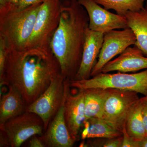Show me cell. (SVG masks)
<instances>
[{"label":"cell","instance_id":"obj_1","mask_svg":"<svg viewBox=\"0 0 147 147\" xmlns=\"http://www.w3.org/2000/svg\"><path fill=\"white\" fill-rule=\"evenodd\" d=\"M60 74V65L51 47H26L9 52L3 75L0 78L1 86L16 88L28 105Z\"/></svg>","mask_w":147,"mask_h":147},{"label":"cell","instance_id":"obj_2","mask_svg":"<svg viewBox=\"0 0 147 147\" xmlns=\"http://www.w3.org/2000/svg\"><path fill=\"white\" fill-rule=\"evenodd\" d=\"M89 21L86 10L78 0H61L60 21L50 47L65 79H74L79 70Z\"/></svg>","mask_w":147,"mask_h":147},{"label":"cell","instance_id":"obj_3","mask_svg":"<svg viewBox=\"0 0 147 147\" xmlns=\"http://www.w3.org/2000/svg\"><path fill=\"white\" fill-rule=\"evenodd\" d=\"M42 3L35 4L21 10L0 11V36L5 40L9 52L26 48Z\"/></svg>","mask_w":147,"mask_h":147},{"label":"cell","instance_id":"obj_4","mask_svg":"<svg viewBox=\"0 0 147 147\" xmlns=\"http://www.w3.org/2000/svg\"><path fill=\"white\" fill-rule=\"evenodd\" d=\"M69 81L70 87L77 89L91 88L117 89L137 92L144 96L147 95V69L134 74L100 72L88 79H73Z\"/></svg>","mask_w":147,"mask_h":147},{"label":"cell","instance_id":"obj_5","mask_svg":"<svg viewBox=\"0 0 147 147\" xmlns=\"http://www.w3.org/2000/svg\"><path fill=\"white\" fill-rule=\"evenodd\" d=\"M61 0H45L40 5L26 47L50 48L61 18Z\"/></svg>","mask_w":147,"mask_h":147},{"label":"cell","instance_id":"obj_6","mask_svg":"<svg viewBox=\"0 0 147 147\" xmlns=\"http://www.w3.org/2000/svg\"><path fill=\"white\" fill-rule=\"evenodd\" d=\"M108 89L109 94L101 118L115 129L122 132L129 113L140 98L137 92Z\"/></svg>","mask_w":147,"mask_h":147},{"label":"cell","instance_id":"obj_7","mask_svg":"<svg viewBox=\"0 0 147 147\" xmlns=\"http://www.w3.org/2000/svg\"><path fill=\"white\" fill-rule=\"evenodd\" d=\"M65 79L60 74L51 82L43 93L28 105L26 111L32 112L42 119L45 131L63 103L65 96Z\"/></svg>","mask_w":147,"mask_h":147},{"label":"cell","instance_id":"obj_8","mask_svg":"<svg viewBox=\"0 0 147 147\" xmlns=\"http://www.w3.org/2000/svg\"><path fill=\"white\" fill-rule=\"evenodd\" d=\"M0 129L7 134L11 147H20L33 136H41L45 132L42 119L35 113L27 111L10 119Z\"/></svg>","mask_w":147,"mask_h":147},{"label":"cell","instance_id":"obj_9","mask_svg":"<svg viewBox=\"0 0 147 147\" xmlns=\"http://www.w3.org/2000/svg\"><path fill=\"white\" fill-rule=\"evenodd\" d=\"M136 40L134 32L129 28L120 30H113L104 34L102 47L97 62L92 70L91 77L100 73L106 63L127 47L135 45Z\"/></svg>","mask_w":147,"mask_h":147},{"label":"cell","instance_id":"obj_10","mask_svg":"<svg viewBox=\"0 0 147 147\" xmlns=\"http://www.w3.org/2000/svg\"><path fill=\"white\" fill-rule=\"evenodd\" d=\"M88 15V28L92 30L105 33L128 28L125 16L115 14L102 8L94 0H78Z\"/></svg>","mask_w":147,"mask_h":147},{"label":"cell","instance_id":"obj_11","mask_svg":"<svg viewBox=\"0 0 147 147\" xmlns=\"http://www.w3.org/2000/svg\"><path fill=\"white\" fill-rule=\"evenodd\" d=\"M65 119L71 138L76 142L85 120L84 90L78 89L79 91L76 94H71L70 92L71 87L68 79H65Z\"/></svg>","mask_w":147,"mask_h":147},{"label":"cell","instance_id":"obj_12","mask_svg":"<svg viewBox=\"0 0 147 147\" xmlns=\"http://www.w3.org/2000/svg\"><path fill=\"white\" fill-rule=\"evenodd\" d=\"M104 34L92 30L86 31L82 61L74 80L90 79L94 67L97 62L103 42Z\"/></svg>","mask_w":147,"mask_h":147},{"label":"cell","instance_id":"obj_13","mask_svg":"<svg viewBox=\"0 0 147 147\" xmlns=\"http://www.w3.org/2000/svg\"><path fill=\"white\" fill-rule=\"evenodd\" d=\"M64 101L65 99L45 132L39 136L45 147H71L75 143L71 138L65 119Z\"/></svg>","mask_w":147,"mask_h":147},{"label":"cell","instance_id":"obj_14","mask_svg":"<svg viewBox=\"0 0 147 147\" xmlns=\"http://www.w3.org/2000/svg\"><path fill=\"white\" fill-rule=\"evenodd\" d=\"M136 45L129 46L118 57L111 60L102 67L101 72L119 71L123 73L147 69V57Z\"/></svg>","mask_w":147,"mask_h":147},{"label":"cell","instance_id":"obj_15","mask_svg":"<svg viewBox=\"0 0 147 147\" xmlns=\"http://www.w3.org/2000/svg\"><path fill=\"white\" fill-rule=\"evenodd\" d=\"M8 86V91L1 97L0 127L10 119L26 112L28 106L19 90L13 86Z\"/></svg>","mask_w":147,"mask_h":147},{"label":"cell","instance_id":"obj_16","mask_svg":"<svg viewBox=\"0 0 147 147\" xmlns=\"http://www.w3.org/2000/svg\"><path fill=\"white\" fill-rule=\"evenodd\" d=\"M127 26L136 37L135 45L147 55V1L142 9L137 11H129L125 15Z\"/></svg>","mask_w":147,"mask_h":147},{"label":"cell","instance_id":"obj_17","mask_svg":"<svg viewBox=\"0 0 147 147\" xmlns=\"http://www.w3.org/2000/svg\"><path fill=\"white\" fill-rule=\"evenodd\" d=\"M84 90L85 120L91 118H101L105 102L109 94V90L91 88Z\"/></svg>","mask_w":147,"mask_h":147},{"label":"cell","instance_id":"obj_18","mask_svg":"<svg viewBox=\"0 0 147 147\" xmlns=\"http://www.w3.org/2000/svg\"><path fill=\"white\" fill-rule=\"evenodd\" d=\"M142 108V103L139 100L131 108L125 123L127 132L136 141H141L147 136L143 124Z\"/></svg>","mask_w":147,"mask_h":147},{"label":"cell","instance_id":"obj_19","mask_svg":"<svg viewBox=\"0 0 147 147\" xmlns=\"http://www.w3.org/2000/svg\"><path fill=\"white\" fill-rule=\"evenodd\" d=\"M89 123L87 139L104 138L110 139L123 136L122 132L117 130L101 118H91Z\"/></svg>","mask_w":147,"mask_h":147},{"label":"cell","instance_id":"obj_20","mask_svg":"<svg viewBox=\"0 0 147 147\" xmlns=\"http://www.w3.org/2000/svg\"><path fill=\"white\" fill-rule=\"evenodd\" d=\"M107 10L113 9L119 15L125 16L129 11H137L144 6L145 0H94Z\"/></svg>","mask_w":147,"mask_h":147},{"label":"cell","instance_id":"obj_21","mask_svg":"<svg viewBox=\"0 0 147 147\" xmlns=\"http://www.w3.org/2000/svg\"><path fill=\"white\" fill-rule=\"evenodd\" d=\"M8 53V48L5 40L2 37L0 36V78L3 75Z\"/></svg>","mask_w":147,"mask_h":147},{"label":"cell","instance_id":"obj_22","mask_svg":"<svg viewBox=\"0 0 147 147\" xmlns=\"http://www.w3.org/2000/svg\"><path fill=\"white\" fill-rule=\"evenodd\" d=\"M45 0H20L18 3L12 5L7 6L0 11L19 10L24 9L35 4L42 3Z\"/></svg>","mask_w":147,"mask_h":147},{"label":"cell","instance_id":"obj_23","mask_svg":"<svg viewBox=\"0 0 147 147\" xmlns=\"http://www.w3.org/2000/svg\"><path fill=\"white\" fill-rule=\"evenodd\" d=\"M123 142L121 147H139V141L131 138L127 132L125 125L122 130Z\"/></svg>","mask_w":147,"mask_h":147},{"label":"cell","instance_id":"obj_24","mask_svg":"<svg viewBox=\"0 0 147 147\" xmlns=\"http://www.w3.org/2000/svg\"><path fill=\"white\" fill-rule=\"evenodd\" d=\"M123 142V136L113 139H108L102 144L104 147H121Z\"/></svg>","mask_w":147,"mask_h":147},{"label":"cell","instance_id":"obj_25","mask_svg":"<svg viewBox=\"0 0 147 147\" xmlns=\"http://www.w3.org/2000/svg\"><path fill=\"white\" fill-rule=\"evenodd\" d=\"M0 147H10L7 134L3 129H0Z\"/></svg>","mask_w":147,"mask_h":147},{"label":"cell","instance_id":"obj_26","mask_svg":"<svg viewBox=\"0 0 147 147\" xmlns=\"http://www.w3.org/2000/svg\"><path fill=\"white\" fill-rule=\"evenodd\" d=\"M28 146L30 147H45L39 136L34 135L30 138Z\"/></svg>","mask_w":147,"mask_h":147},{"label":"cell","instance_id":"obj_27","mask_svg":"<svg viewBox=\"0 0 147 147\" xmlns=\"http://www.w3.org/2000/svg\"><path fill=\"white\" fill-rule=\"evenodd\" d=\"M142 119H143L144 127L147 134V102H142Z\"/></svg>","mask_w":147,"mask_h":147},{"label":"cell","instance_id":"obj_28","mask_svg":"<svg viewBox=\"0 0 147 147\" xmlns=\"http://www.w3.org/2000/svg\"><path fill=\"white\" fill-rule=\"evenodd\" d=\"M139 147H147V136L141 141H139Z\"/></svg>","mask_w":147,"mask_h":147},{"label":"cell","instance_id":"obj_29","mask_svg":"<svg viewBox=\"0 0 147 147\" xmlns=\"http://www.w3.org/2000/svg\"><path fill=\"white\" fill-rule=\"evenodd\" d=\"M7 5V0H0V9L5 8Z\"/></svg>","mask_w":147,"mask_h":147},{"label":"cell","instance_id":"obj_30","mask_svg":"<svg viewBox=\"0 0 147 147\" xmlns=\"http://www.w3.org/2000/svg\"><path fill=\"white\" fill-rule=\"evenodd\" d=\"M19 1L20 0H7V6L13 5L18 3Z\"/></svg>","mask_w":147,"mask_h":147},{"label":"cell","instance_id":"obj_31","mask_svg":"<svg viewBox=\"0 0 147 147\" xmlns=\"http://www.w3.org/2000/svg\"><path fill=\"white\" fill-rule=\"evenodd\" d=\"M139 100H140V102H147V95L140 98Z\"/></svg>","mask_w":147,"mask_h":147},{"label":"cell","instance_id":"obj_32","mask_svg":"<svg viewBox=\"0 0 147 147\" xmlns=\"http://www.w3.org/2000/svg\"><path fill=\"white\" fill-rule=\"evenodd\" d=\"M146 1H147V0H146Z\"/></svg>","mask_w":147,"mask_h":147}]
</instances>
